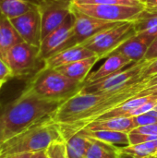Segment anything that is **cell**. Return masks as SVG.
Listing matches in <instances>:
<instances>
[{"mask_svg": "<svg viewBox=\"0 0 157 158\" xmlns=\"http://www.w3.org/2000/svg\"><path fill=\"white\" fill-rule=\"evenodd\" d=\"M148 79L134 82L121 90L108 93L79 92L65 101L53 115L56 122L59 123L62 137L67 141L93 120L104 113L118 106L124 102L140 96L145 88Z\"/></svg>", "mask_w": 157, "mask_h": 158, "instance_id": "1", "label": "cell"}, {"mask_svg": "<svg viewBox=\"0 0 157 158\" xmlns=\"http://www.w3.org/2000/svg\"><path fill=\"white\" fill-rule=\"evenodd\" d=\"M63 103L64 101L43 98L23 90L19 97L2 106L5 140L52 117Z\"/></svg>", "mask_w": 157, "mask_h": 158, "instance_id": "2", "label": "cell"}, {"mask_svg": "<svg viewBox=\"0 0 157 158\" xmlns=\"http://www.w3.org/2000/svg\"><path fill=\"white\" fill-rule=\"evenodd\" d=\"M59 141H64L60 125L52 116L1 143L0 157L20 153L46 151L52 143Z\"/></svg>", "mask_w": 157, "mask_h": 158, "instance_id": "3", "label": "cell"}, {"mask_svg": "<svg viewBox=\"0 0 157 158\" xmlns=\"http://www.w3.org/2000/svg\"><path fill=\"white\" fill-rule=\"evenodd\" d=\"M83 83L67 77L56 69L42 68L28 82L24 90L41 97L67 101L77 94Z\"/></svg>", "mask_w": 157, "mask_h": 158, "instance_id": "4", "label": "cell"}, {"mask_svg": "<svg viewBox=\"0 0 157 158\" xmlns=\"http://www.w3.org/2000/svg\"><path fill=\"white\" fill-rule=\"evenodd\" d=\"M134 34L133 21H123L96 33L81 44L92 50L101 60L108 57L127 39Z\"/></svg>", "mask_w": 157, "mask_h": 158, "instance_id": "5", "label": "cell"}, {"mask_svg": "<svg viewBox=\"0 0 157 158\" xmlns=\"http://www.w3.org/2000/svg\"><path fill=\"white\" fill-rule=\"evenodd\" d=\"M148 60H142L140 62L130 65V67L122 69L107 78H105L96 82L83 85L81 90L83 93H108L121 90L134 82L143 80L142 72Z\"/></svg>", "mask_w": 157, "mask_h": 158, "instance_id": "6", "label": "cell"}, {"mask_svg": "<svg viewBox=\"0 0 157 158\" xmlns=\"http://www.w3.org/2000/svg\"><path fill=\"white\" fill-rule=\"evenodd\" d=\"M73 5L78 10L86 15L114 22L134 21L144 10L143 6H125L115 4L77 5L75 3H73Z\"/></svg>", "mask_w": 157, "mask_h": 158, "instance_id": "7", "label": "cell"}, {"mask_svg": "<svg viewBox=\"0 0 157 158\" xmlns=\"http://www.w3.org/2000/svg\"><path fill=\"white\" fill-rule=\"evenodd\" d=\"M4 60L11 69L14 77H23L34 71L39 59V47L26 42L12 46L6 54Z\"/></svg>", "mask_w": 157, "mask_h": 158, "instance_id": "8", "label": "cell"}, {"mask_svg": "<svg viewBox=\"0 0 157 158\" xmlns=\"http://www.w3.org/2000/svg\"><path fill=\"white\" fill-rule=\"evenodd\" d=\"M71 14L74 19V33L68 44V48L81 44L96 33L119 23L104 20L86 15L78 10L73 3L71 4Z\"/></svg>", "mask_w": 157, "mask_h": 158, "instance_id": "9", "label": "cell"}, {"mask_svg": "<svg viewBox=\"0 0 157 158\" xmlns=\"http://www.w3.org/2000/svg\"><path fill=\"white\" fill-rule=\"evenodd\" d=\"M74 33V19L70 14L68 19L56 30L45 36L39 46V59L44 61L53 55L68 48Z\"/></svg>", "mask_w": 157, "mask_h": 158, "instance_id": "10", "label": "cell"}, {"mask_svg": "<svg viewBox=\"0 0 157 158\" xmlns=\"http://www.w3.org/2000/svg\"><path fill=\"white\" fill-rule=\"evenodd\" d=\"M72 0H50L39 7L42 23V40L58 28L71 14Z\"/></svg>", "mask_w": 157, "mask_h": 158, "instance_id": "11", "label": "cell"}, {"mask_svg": "<svg viewBox=\"0 0 157 158\" xmlns=\"http://www.w3.org/2000/svg\"><path fill=\"white\" fill-rule=\"evenodd\" d=\"M9 20L24 42L34 46H40L42 41V23L38 8L30 10Z\"/></svg>", "mask_w": 157, "mask_h": 158, "instance_id": "12", "label": "cell"}, {"mask_svg": "<svg viewBox=\"0 0 157 158\" xmlns=\"http://www.w3.org/2000/svg\"><path fill=\"white\" fill-rule=\"evenodd\" d=\"M95 56V54L85 47L82 44H77L71 47H68L67 49H64L52 56L46 58L43 62V67L44 69H57L61 66Z\"/></svg>", "mask_w": 157, "mask_h": 158, "instance_id": "13", "label": "cell"}, {"mask_svg": "<svg viewBox=\"0 0 157 158\" xmlns=\"http://www.w3.org/2000/svg\"><path fill=\"white\" fill-rule=\"evenodd\" d=\"M154 40V37L135 33L127 39L113 53H120L130 58L133 63H137L144 59V56Z\"/></svg>", "mask_w": 157, "mask_h": 158, "instance_id": "14", "label": "cell"}, {"mask_svg": "<svg viewBox=\"0 0 157 158\" xmlns=\"http://www.w3.org/2000/svg\"><path fill=\"white\" fill-rule=\"evenodd\" d=\"M132 64L134 63L124 55L120 53H113L106 58L104 64L97 70L88 75V77L83 82V85L91 84L98 81H101L105 78H107L117 72L121 71L127 66Z\"/></svg>", "mask_w": 157, "mask_h": 158, "instance_id": "15", "label": "cell"}, {"mask_svg": "<svg viewBox=\"0 0 157 158\" xmlns=\"http://www.w3.org/2000/svg\"><path fill=\"white\" fill-rule=\"evenodd\" d=\"M136 129L133 118H113L106 119H95L86 124L82 130L88 131H113L130 133Z\"/></svg>", "mask_w": 157, "mask_h": 158, "instance_id": "16", "label": "cell"}, {"mask_svg": "<svg viewBox=\"0 0 157 158\" xmlns=\"http://www.w3.org/2000/svg\"><path fill=\"white\" fill-rule=\"evenodd\" d=\"M99 60L100 59L95 56L93 57L78 60V61L61 66L56 69H57L59 72L66 75L67 77L83 83L86 78L88 77L90 70L93 69L95 63Z\"/></svg>", "mask_w": 157, "mask_h": 158, "instance_id": "17", "label": "cell"}, {"mask_svg": "<svg viewBox=\"0 0 157 158\" xmlns=\"http://www.w3.org/2000/svg\"><path fill=\"white\" fill-rule=\"evenodd\" d=\"M86 136V135H85ZM86 158H123L120 147L87 136Z\"/></svg>", "mask_w": 157, "mask_h": 158, "instance_id": "18", "label": "cell"}, {"mask_svg": "<svg viewBox=\"0 0 157 158\" xmlns=\"http://www.w3.org/2000/svg\"><path fill=\"white\" fill-rule=\"evenodd\" d=\"M24 42L19 36L11 21L0 16V56L5 57L6 52L15 44Z\"/></svg>", "mask_w": 157, "mask_h": 158, "instance_id": "19", "label": "cell"}, {"mask_svg": "<svg viewBox=\"0 0 157 158\" xmlns=\"http://www.w3.org/2000/svg\"><path fill=\"white\" fill-rule=\"evenodd\" d=\"M84 135L91 138L118 146V147H127L130 145L129 133L121 131H88L81 130Z\"/></svg>", "mask_w": 157, "mask_h": 158, "instance_id": "20", "label": "cell"}, {"mask_svg": "<svg viewBox=\"0 0 157 158\" xmlns=\"http://www.w3.org/2000/svg\"><path fill=\"white\" fill-rule=\"evenodd\" d=\"M133 27L136 34L155 38L157 36V12L143 10L133 21Z\"/></svg>", "mask_w": 157, "mask_h": 158, "instance_id": "21", "label": "cell"}, {"mask_svg": "<svg viewBox=\"0 0 157 158\" xmlns=\"http://www.w3.org/2000/svg\"><path fill=\"white\" fill-rule=\"evenodd\" d=\"M37 8L24 0H0V16L8 19Z\"/></svg>", "mask_w": 157, "mask_h": 158, "instance_id": "22", "label": "cell"}, {"mask_svg": "<svg viewBox=\"0 0 157 158\" xmlns=\"http://www.w3.org/2000/svg\"><path fill=\"white\" fill-rule=\"evenodd\" d=\"M65 142L68 158H86L88 139L81 131L74 134Z\"/></svg>", "mask_w": 157, "mask_h": 158, "instance_id": "23", "label": "cell"}, {"mask_svg": "<svg viewBox=\"0 0 157 158\" xmlns=\"http://www.w3.org/2000/svg\"><path fill=\"white\" fill-rule=\"evenodd\" d=\"M46 154L48 158H68L66 142L59 141L52 143L46 149Z\"/></svg>", "mask_w": 157, "mask_h": 158, "instance_id": "24", "label": "cell"}, {"mask_svg": "<svg viewBox=\"0 0 157 158\" xmlns=\"http://www.w3.org/2000/svg\"><path fill=\"white\" fill-rule=\"evenodd\" d=\"M152 95L157 97V75L155 77L148 78L145 88L140 93V96Z\"/></svg>", "mask_w": 157, "mask_h": 158, "instance_id": "25", "label": "cell"}, {"mask_svg": "<svg viewBox=\"0 0 157 158\" xmlns=\"http://www.w3.org/2000/svg\"><path fill=\"white\" fill-rule=\"evenodd\" d=\"M157 75V58L154 60H148L147 64L143 69L142 78L148 79L151 77H155Z\"/></svg>", "mask_w": 157, "mask_h": 158, "instance_id": "26", "label": "cell"}, {"mask_svg": "<svg viewBox=\"0 0 157 158\" xmlns=\"http://www.w3.org/2000/svg\"><path fill=\"white\" fill-rule=\"evenodd\" d=\"M13 72L7 63L0 56V80L5 83L7 81H9L11 78H13Z\"/></svg>", "mask_w": 157, "mask_h": 158, "instance_id": "27", "label": "cell"}, {"mask_svg": "<svg viewBox=\"0 0 157 158\" xmlns=\"http://www.w3.org/2000/svg\"><path fill=\"white\" fill-rule=\"evenodd\" d=\"M136 128L141 127V126H146V125H150V124H154L157 123V118H155L153 116L148 115L147 113L137 116V117H133Z\"/></svg>", "mask_w": 157, "mask_h": 158, "instance_id": "28", "label": "cell"}, {"mask_svg": "<svg viewBox=\"0 0 157 158\" xmlns=\"http://www.w3.org/2000/svg\"><path fill=\"white\" fill-rule=\"evenodd\" d=\"M132 132L139 133V134H145V135H154L157 136V123L146 125V126H141L131 131Z\"/></svg>", "mask_w": 157, "mask_h": 158, "instance_id": "29", "label": "cell"}, {"mask_svg": "<svg viewBox=\"0 0 157 158\" xmlns=\"http://www.w3.org/2000/svg\"><path fill=\"white\" fill-rule=\"evenodd\" d=\"M155 58H157V36L153 41L152 44L150 45V47L144 56L145 60H154Z\"/></svg>", "mask_w": 157, "mask_h": 158, "instance_id": "30", "label": "cell"}, {"mask_svg": "<svg viewBox=\"0 0 157 158\" xmlns=\"http://www.w3.org/2000/svg\"><path fill=\"white\" fill-rule=\"evenodd\" d=\"M144 10L149 12H157V0H140Z\"/></svg>", "mask_w": 157, "mask_h": 158, "instance_id": "31", "label": "cell"}, {"mask_svg": "<svg viewBox=\"0 0 157 158\" xmlns=\"http://www.w3.org/2000/svg\"><path fill=\"white\" fill-rule=\"evenodd\" d=\"M31 155H32V153H20V154H15V155L6 156H4L3 158H31Z\"/></svg>", "mask_w": 157, "mask_h": 158, "instance_id": "32", "label": "cell"}, {"mask_svg": "<svg viewBox=\"0 0 157 158\" xmlns=\"http://www.w3.org/2000/svg\"><path fill=\"white\" fill-rule=\"evenodd\" d=\"M2 104L0 101V143L5 141V132H4V127H3V122L1 118V109H2Z\"/></svg>", "mask_w": 157, "mask_h": 158, "instance_id": "33", "label": "cell"}, {"mask_svg": "<svg viewBox=\"0 0 157 158\" xmlns=\"http://www.w3.org/2000/svg\"><path fill=\"white\" fill-rule=\"evenodd\" d=\"M31 158H48V157H47L46 151H39V152L32 153L31 157Z\"/></svg>", "mask_w": 157, "mask_h": 158, "instance_id": "34", "label": "cell"}, {"mask_svg": "<svg viewBox=\"0 0 157 158\" xmlns=\"http://www.w3.org/2000/svg\"><path fill=\"white\" fill-rule=\"evenodd\" d=\"M123 158H134V157H132V156H126V155H124V156H123Z\"/></svg>", "mask_w": 157, "mask_h": 158, "instance_id": "35", "label": "cell"}, {"mask_svg": "<svg viewBox=\"0 0 157 158\" xmlns=\"http://www.w3.org/2000/svg\"><path fill=\"white\" fill-rule=\"evenodd\" d=\"M3 84H4V82H3V81H2L0 80V89H1V87L3 86Z\"/></svg>", "mask_w": 157, "mask_h": 158, "instance_id": "36", "label": "cell"}, {"mask_svg": "<svg viewBox=\"0 0 157 158\" xmlns=\"http://www.w3.org/2000/svg\"><path fill=\"white\" fill-rule=\"evenodd\" d=\"M154 109H157V105L155 106V108H154Z\"/></svg>", "mask_w": 157, "mask_h": 158, "instance_id": "37", "label": "cell"}, {"mask_svg": "<svg viewBox=\"0 0 157 158\" xmlns=\"http://www.w3.org/2000/svg\"><path fill=\"white\" fill-rule=\"evenodd\" d=\"M1 158H3V157H1Z\"/></svg>", "mask_w": 157, "mask_h": 158, "instance_id": "38", "label": "cell"}, {"mask_svg": "<svg viewBox=\"0 0 157 158\" xmlns=\"http://www.w3.org/2000/svg\"><path fill=\"white\" fill-rule=\"evenodd\" d=\"M47 157H48V156H47Z\"/></svg>", "mask_w": 157, "mask_h": 158, "instance_id": "39", "label": "cell"}]
</instances>
